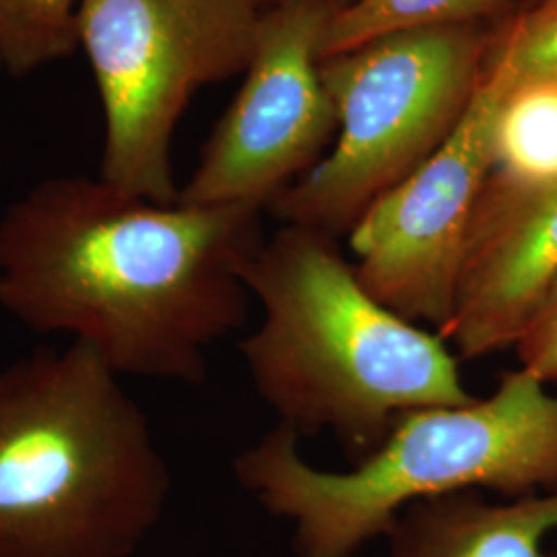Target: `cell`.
<instances>
[{
  "label": "cell",
  "mask_w": 557,
  "mask_h": 557,
  "mask_svg": "<svg viewBox=\"0 0 557 557\" xmlns=\"http://www.w3.org/2000/svg\"><path fill=\"white\" fill-rule=\"evenodd\" d=\"M260 213L161 205L100 174L41 180L0 215V308L119 376L202 384L207 351L248 317L242 267L264 239Z\"/></svg>",
  "instance_id": "obj_1"
},
{
  "label": "cell",
  "mask_w": 557,
  "mask_h": 557,
  "mask_svg": "<svg viewBox=\"0 0 557 557\" xmlns=\"http://www.w3.org/2000/svg\"><path fill=\"white\" fill-rule=\"evenodd\" d=\"M262 310L239 351L259 397L299 438L329 432L351 465L405 413L473 400L438 333L374 298L337 236L283 223L242 267Z\"/></svg>",
  "instance_id": "obj_2"
},
{
  "label": "cell",
  "mask_w": 557,
  "mask_h": 557,
  "mask_svg": "<svg viewBox=\"0 0 557 557\" xmlns=\"http://www.w3.org/2000/svg\"><path fill=\"white\" fill-rule=\"evenodd\" d=\"M89 347L0 370V557H131L172 475L149 419Z\"/></svg>",
  "instance_id": "obj_3"
},
{
  "label": "cell",
  "mask_w": 557,
  "mask_h": 557,
  "mask_svg": "<svg viewBox=\"0 0 557 557\" xmlns=\"http://www.w3.org/2000/svg\"><path fill=\"white\" fill-rule=\"evenodd\" d=\"M239 485L292 524L296 557H356L416 502L490 490L524 498L557 490V395L524 370L490 397L405 413L349 471H324L277 423L239 453Z\"/></svg>",
  "instance_id": "obj_4"
},
{
  "label": "cell",
  "mask_w": 557,
  "mask_h": 557,
  "mask_svg": "<svg viewBox=\"0 0 557 557\" xmlns=\"http://www.w3.org/2000/svg\"><path fill=\"white\" fill-rule=\"evenodd\" d=\"M494 25L419 29L322 60L337 140L269 207L275 218L349 234L374 200L455 133L483 77Z\"/></svg>",
  "instance_id": "obj_5"
},
{
  "label": "cell",
  "mask_w": 557,
  "mask_h": 557,
  "mask_svg": "<svg viewBox=\"0 0 557 557\" xmlns=\"http://www.w3.org/2000/svg\"><path fill=\"white\" fill-rule=\"evenodd\" d=\"M260 0H83L79 52L103 112L100 176L174 205L172 140L193 96L246 71Z\"/></svg>",
  "instance_id": "obj_6"
},
{
  "label": "cell",
  "mask_w": 557,
  "mask_h": 557,
  "mask_svg": "<svg viewBox=\"0 0 557 557\" xmlns=\"http://www.w3.org/2000/svg\"><path fill=\"white\" fill-rule=\"evenodd\" d=\"M343 2L264 7L238 94L180 188V202L264 211L319 163L338 128L320 75V40Z\"/></svg>",
  "instance_id": "obj_7"
},
{
  "label": "cell",
  "mask_w": 557,
  "mask_h": 557,
  "mask_svg": "<svg viewBox=\"0 0 557 557\" xmlns=\"http://www.w3.org/2000/svg\"><path fill=\"white\" fill-rule=\"evenodd\" d=\"M504 85L485 71L455 133L349 232L363 287L409 322L442 333L457 308L467 242L492 176V128Z\"/></svg>",
  "instance_id": "obj_8"
},
{
  "label": "cell",
  "mask_w": 557,
  "mask_h": 557,
  "mask_svg": "<svg viewBox=\"0 0 557 557\" xmlns=\"http://www.w3.org/2000/svg\"><path fill=\"white\" fill-rule=\"evenodd\" d=\"M557 278V182L522 188L490 176L467 242L457 308L440 333L458 359L515 347Z\"/></svg>",
  "instance_id": "obj_9"
},
{
  "label": "cell",
  "mask_w": 557,
  "mask_h": 557,
  "mask_svg": "<svg viewBox=\"0 0 557 557\" xmlns=\"http://www.w3.org/2000/svg\"><path fill=\"white\" fill-rule=\"evenodd\" d=\"M557 490L508 502L457 492L411 504L386 533L382 557H557Z\"/></svg>",
  "instance_id": "obj_10"
},
{
  "label": "cell",
  "mask_w": 557,
  "mask_h": 557,
  "mask_svg": "<svg viewBox=\"0 0 557 557\" xmlns=\"http://www.w3.org/2000/svg\"><path fill=\"white\" fill-rule=\"evenodd\" d=\"M515 0H347L331 15L320 40V60L374 41L430 27L498 23Z\"/></svg>",
  "instance_id": "obj_11"
},
{
  "label": "cell",
  "mask_w": 557,
  "mask_h": 557,
  "mask_svg": "<svg viewBox=\"0 0 557 557\" xmlns=\"http://www.w3.org/2000/svg\"><path fill=\"white\" fill-rule=\"evenodd\" d=\"M492 176L512 186L556 184L557 85L504 89L492 128Z\"/></svg>",
  "instance_id": "obj_12"
},
{
  "label": "cell",
  "mask_w": 557,
  "mask_h": 557,
  "mask_svg": "<svg viewBox=\"0 0 557 557\" xmlns=\"http://www.w3.org/2000/svg\"><path fill=\"white\" fill-rule=\"evenodd\" d=\"M83 0H0V71L27 77L79 52Z\"/></svg>",
  "instance_id": "obj_13"
},
{
  "label": "cell",
  "mask_w": 557,
  "mask_h": 557,
  "mask_svg": "<svg viewBox=\"0 0 557 557\" xmlns=\"http://www.w3.org/2000/svg\"><path fill=\"white\" fill-rule=\"evenodd\" d=\"M485 71L504 89L527 83L557 85V0L535 2L496 23Z\"/></svg>",
  "instance_id": "obj_14"
},
{
  "label": "cell",
  "mask_w": 557,
  "mask_h": 557,
  "mask_svg": "<svg viewBox=\"0 0 557 557\" xmlns=\"http://www.w3.org/2000/svg\"><path fill=\"white\" fill-rule=\"evenodd\" d=\"M518 368L541 380L557 382V278L520 331L515 347Z\"/></svg>",
  "instance_id": "obj_15"
},
{
  "label": "cell",
  "mask_w": 557,
  "mask_h": 557,
  "mask_svg": "<svg viewBox=\"0 0 557 557\" xmlns=\"http://www.w3.org/2000/svg\"><path fill=\"white\" fill-rule=\"evenodd\" d=\"M277 2H283V0H260L262 7H271V4H277ZM345 2H347V0H345Z\"/></svg>",
  "instance_id": "obj_16"
},
{
  "label": "cell",
  "mask_w": 557,
  "mask_h": 557,
  "mask_svg": "<svg viewBox=\"0 0 557 557\" xmlns=\"http://www.w3.org/2000/svg\"><path fill=\"white\" fill-rule=\"evenodd\" d=\"M535 2H556V0H535Z\"/></svg>",
  "instance_id": "obj_17"
},
{
  "label": "cell",
  "mask_w": 557,
  "mask_h": 557,
  "mask_svg": "<svg viewBox=\"0 0 557 557\" xmlns=\"http://www.w3.org/2000/svg\"><path fill=\"white\" fill-rule=\"evenodd\" d=\"M0 73H2V71H0Z\"/></svg>",
  "instance_id": "obj_18"
}]
</instances>
